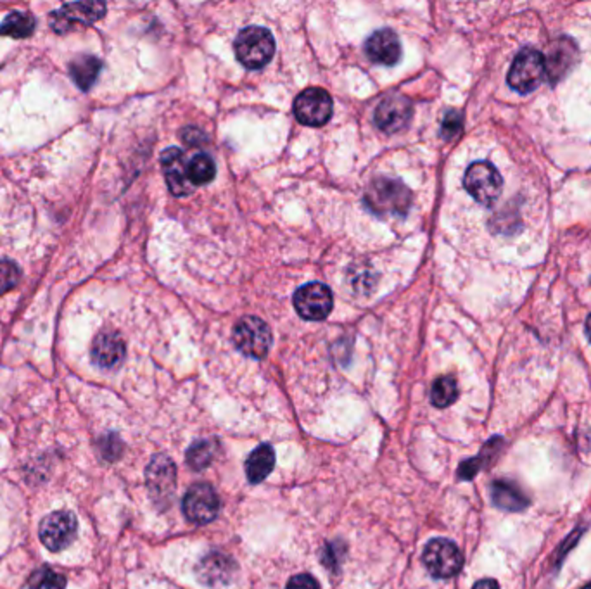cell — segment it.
Segmentation results:
<instances>
[{"label": "cell", "mask_w": 591, "mask_h": 589, "mask_svg": "<svg viewBox=\"0 0 591 589\" xmlns=\"http://www.w3.org/2000/svg\"><path fill=\"white\" fill-rule=\"evenodd\" d=\"M365 204L379 217H405L411 204V192L400 180L380 177L367 187Z\"/></svg>", "instance_id": "cell-1"}, {"label": "cell", "mask_w": 591, "mask_h": 589, "mask_svg": "<svg viewBox=\"0 0 591 589\" xmlns=\"http://www.w3.org/2000/svg\"><path fill=\"white\" fill-rule=\"evenodd\" d=\"M234 50L242 66L261 70L275 54V40L266 28L248 27L235 38Z\"/></svg>", "instance_id": "cell-2"}, {"label": "cell", "mask_w": 591, "mask_h": 589, "mask_svg": "<svg viewBox=\"0 0 591 589\" xmlns=\"http://www.w3.org/2000/svg\"><path fill=\"white\" fill-rule=\"evenodd\" d=\"M465 190L484 206H491L496 203V199L502 194L503 188V180L498 170L487 163V161H478L472 163L464 179Z\"/></svg>", "instance_id": "cell-3"}, {"label": "cell", "mask_w": 591, "mask_h": 589, "mask_svg": "<svg viewBox=\"0 0 591 589\" xmlns=\"http://www.w3.org/2000/svg\"><path fill=\"white\" fill-rule=\"evenodd\" d=\"M545 73L543 54L534 49H524L516 56L507 81L518 94H529L538 88Z\"/></svg>", "instance_id": "cell-4"}, {"label": "cell", "mask_w": 591, "mask_h": 589, "mask_svg": "<svg viewBox=\"0 0 591 589\" xmlns=\"http://www.w3.org/2000/svg\"><path fill=\"white\" fill-rule=\"evenodd\" d=\"M232 337L241 353L257 360L265 358L272 346V332L268 325L257 317H246L239 320L234 327Z\"/></svg>", "instance_id": "cell-5"}, {"label": "cell", "mask_w": 591, "mask_h": 589, "mask_svg": "<svg viewBox=\"0 0 591 589\" xmlns=\"http://www.w3.org/2000/svg\"><path fill=\"white\" fill-rule=\"evenodd\" d=\"M293 110L299 123L308 126H322L333 118V97L324 88L310 87L296 97Z\"/></svg>", "instance_id": "cell-6"}, {"label": "cell", "mask_w": 591, "mask_h": 589, "mask_svg": "<svg viewBox=\"0 0 591 589\" xmlns=\"http://www.w3.org/2000/svg\"><path fill=\"white\" fill-rule=\"evenodd\" d=\"M106 14V4L103 2H74L50 12L49 23L56 34H66L74 25L88 27L99 21Z\"/></svg>", "instance_id": "cell-7"}, {"label": "cell", "mask_w": 591, "mask_h": 589, "mask_svg": "<svg viewBox=\"0 0 591 589\" xmlns=\"http://www.w3.org/2000/svg\"><path fill=\"white\" fill-rule=\"evenodd\" d=\"M78 522L72 512L61 510L45 516L40 522L38 536L42 545L50 552H63L73 543Z\"/></svg>", "instance_id": "cell-8"}, {"label": "cell", "mask_w": 591, "mask_h": 589, "mask_svg": "<svg viewBox=\"0 0 591 589\" xmlns=\"http://www.w3.org/2000/svg\"><path fill=\"white\" fill-rule=\"evenodd\" d=\"M295 308L304 320H326L334 308L333 291L320 282L306 284L296 291Z\"/></svg>", "instance_id": "cell-9"}, {"label": "cell", "mask_w": 591, "mask_h": 589, "mask_svg": "<svg viewBox=\"0 0 591 589\" xmlns=\"http://www.w3.org/2000/svg\"><path fill=\"white\" fill-rule=\"evenodd\" d=\"M424 563L434 578L448 579L460 572L464 565V556L453 541L438 538L426 547Z\"/></svg>", "instance_id": "cell-10"}, {"label": "cell", "mask_w": 591, "mask_h": 589, "mask_svg": "<svg viewBox=\"0 0 591 589\" xmlns=\"http://www.w3.org/2000/svg\"><path fill=\"white\" fill-rule=\"evenodd\" d=\"M220 512V498L210 484H194L184 498V514L194 524H210Z\"/></svg>", "instance_id": "cell-11"}, {"label": "cell", "mask_w": 591, "mask_h": 589, "mask_svg": "<svg viewBox=\"0 0 591 589\" xmlns=\"http://www.w3.org/2000/svg\"><path fill=\"white\" fill-rule=\"evenodd\" d=\"M146 478H148L150 496L154 498L156 503H166L170 496H173L175 482H177V469L172 460H168L163 455L154 456L152 462L149 463Z\"/></svg>", "instance_id": "cell-12"}, {"label": "cell", "mask_w": 591, "mask_h": 589, "mask_svg": "<svg viewBox=\"0 0 591 589\" xmlns=\"http://www.w3.org/2000/svg\"><path fill=\"white\" fill-rule=\"evenodd\" d=\"M411 112L413 106L405 96H389L380 101L373 119L382 132L396 134L407 126Z\"/></svg>", "instance_id": "cell-13"}, {"label": "cell", "mask_w": 591, "mask_h": 589, "mask_svg": "<svg viewBox=\"0 0 591 589\" xmlns=\"http://www.w3.org/2000/svg\"><path fill=\"white\" fill-rule=\"evenodd\" d=\"M365 52L370 61L382 66H395L402 59V42L389 30H377L365 42Z\"/></svg>", "instance_id": "cell-14"}, {"label": "cell", "mask_w": 591, "mask_h": 589, "mask_svg": "<svg viewBox=\"0 0 591 589\" xmlns=\"http://www.w3.org/2000/svg\"><path fill=\"white\" fill-rule=\"evenodd\" d=\"M161 164H163L166 185L173 195L182 197L192 192V184L188 182V177H187L184 152L180 149H166L161 156Z\"/></svg>", "instance_id": "cell-15"}, {"label": "cell", "mask_w": 591, "mask_h": 589, "mask_svg": "<svg viewBox=\"0 0 591 589\" xmlns=\"http://www.w3.org/2000/svg\"><path fill=\"white\" fill-rule=\"evenodd\" d=\"M578 59V47L571 38H560L550 47V52L545 59V72L550 83H558Z\"/></svg>", "instance_id": "cell-16"}, {"label": "cell", "mask_w": 591, "mask_h": 589, "mask_svg": "<svg viewBox=\"0 0 591 589\" xmlns=\"http://www.w3.org/2000/svg\"><path fill=\"white\" fill-rule=\"evenodd\" d=\"M125 358V342L116 332H101L92 344V360L101 369H116Z\"/></svg>", "instance_id": "cell-17"}, {"label": "cell", "mask_w": 591, "mask_h": 589, "mask_svg": "<svg viewBox=\"0 0 591 589\" xmlns=\"http://www.w3.org/2000/svg\"><path fill=\"white\" fill-rule=\"evenodd\" d=\"M491 500L495 507L505 512H520L529 507V498L514 480H495L491 484Z\"/></svg>", "instance_id": "cell-18"}, {"label": "cell", "mask_w": 591, "mask_h": 589, "mask_svg": "<svg viewBox=\"0 0 591 589\" xmlns=\"http://www.w3.org/2000/svg\"><path fill=\"white\" fill-rule=\"evenodd\" d=\"M199 578L208 586H219L230 581L235 572L234 562L222 553H211L203 558L201 565L197 567Z\"/></svg>", "instance_id": "cell-19"}, {"label": "cell", "mask_w": 591, "mask_h": 589, "mask_svg": "<svg viewBox=\"0 0 591 589\" xmlns=\"http://www.w3.org/2000/svg\"><path fill=\"white\" fill-rule=\"evenodd\" d=\"M275 465V451L268 444L258 446L246 462V476L249 482L258 484L270 476Z\"/></svg>", "instance_id": "cell-20"}, {"label": "cell", "mask_w": 591, "mask_h": 589, "mask_svg": "<svg viewBox=\"0 0 591 589\" xmlns=\"http://www.w3.org/2000/svg\"><path fill=\"white\" fill-rule=\"evenodd\" d=\"M103 63L96 56H78L70 65V74L81 90H88L101 73Z\"/></svg>", "instance_id": "cell-21"}, {"label": "cell", "mask_w": 591, "mask_h": 589, "mask_svg": "<svg viewBox=\"0 0 591 589\" xmlns=\"http://www.w3.org/2000/svg\"><path fill=\"white\" fill-rule=\"evenodd\" d=\"M502 446H503V440L500 438H493L491 441L486 442V446L482 447V451L480 453V456L472 458V460H467L460 465L458 469V478L464 480L474 479V476L480 472L495 456H498V453L502 451Z\"/></svg>", "instance_id": "cell-22"}, {"label": "cell", "mask_w": 591, "mask_h": 589, "mask_svg": "<svg viewBox=\"0 0 591 589\" xmlns=\"http://www.w3.org/2000/svg\"><path fill=\"white\" fill-rule=\"evenodd\" d=\"M35 30V18L28 12H9L0 25L2 37L27 38Z\"/></svg>", "instance_id": "cell-23"}, {"label": "cell", "mask_w": 591, "mask_h": 589, "mask_svg": "<svg viewBox=\"0 0 591 589\" xmlns=\"http://www.w3.org/2000/svg\"><path fill=\"white\" fill-rule=\"evenodd\" d=\"M217 175V166L208 154H196L187 163V177L192 185L210 184Z\"/></svg>", "instance_id": "cell-24"}, {"label": "cell", "mask_w": 591, "mask_h": 589, "mask_svg": "<svg viewBox=\"0 0 591 589\" xmlns=\"http://www.w3.org/2000/svg\"><path fill=\"white\" fill-rule=\"evenodd\" d=\"M457 398H458V386L453 377L444 375L433 384V389H431L433 405L446 408V406L453 405Z\"/></svg>", "instance_id": "cell-25"}, {"label": "cell", "mask_w": 591, "mask_h": 589, "mask_svg": "<svg viewBox=\"0 0 591 589\" xmlns=\"http://www.w3.org/2000/svg\"><path fill=\"white\" fill-rule=\"evenodd\" d=\"M215 458V442L197 441L187 451V463L194 470L206 469Z\"/></svg>", "instance_id": "cell-26"}, {"label": "cell", "mask_w": 591, "mask_h": 589, "mask_svg": "<svg viewBox=\"0 0 591 589\" xmlns=\"http://www.w3.org/2000/svg\"><path fill=\"white\" fill-rule=\"evenodd\" d=\"M66 588V578L56 570L42 569L34 576L32 589H65Z\"/></svg>", "instance_id": "cell-27"}, {"label": "cell", "mask_w": 591, "mask_h": 589, "mask_svg": "<svg viewBox=\"0 0 591 589\" xmlns=\"http://www.w3.org/2000/svg\"><path fill=\"white\" fill-rule=\"evenodd\" d=\"M21 279V272L12 261H0V294L12 291Z\"/></svg>", "instance_id": "cell-28"}, {"label": "cell", "mask_w": 591, "mask_h": 589, "mask_svg": "<svg viewBox=\"0 0 591 589\" xmlns=\"http://www.w3.org/2000/svg\"><path fill=\"white\" fill-rule=\"evenodd\" d=\"M462 130V114L458 111H448L441 126V135L446 141L455 139Z\"/></svg>", "instance_id": "cell-29"}, {"label": "cell", "mask_w": 591, "mask_h": 589, "mask_svg": "<svg viewBox=\"0 0 591 589\" xmlns=\"http://www.w3.org/2000/svg\"><path fill=\"white\" fill-rule=\"evenodd\" d=\"M288 589H320V585L310 574H297L288 583Z\"/></svg>", "instance_id": "cell-30"}, {"label": "cell", "mask_w": 591, "mask_h": 589, "mask_svg": "<svg viewBox=\"0 0 591 589\" xmlns=\"http://www.w3.org/2000/svg\"><path fill=\"white\" fill-rule=\"evenodd\" d=\"M472 589H500V586L495 579H480Z\"/></svg>", "instance_id": "cell-31"}, {"label": "cell", "mask_w": 591, "mask_h": 589, "mask_svg": "<svg viewBox=\"0 0 591 589\" xmlns=\"http://www.w3.org/2000/svg\"><path fill=\"white\" fill-rule=\"evenodd\" d=\"M587 335H588V339L591 340V315L588 317V320H587Z\"/></svg>", "instance_id": "cell-32"}]
</instances>
